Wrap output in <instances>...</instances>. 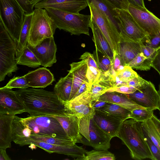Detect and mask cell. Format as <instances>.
<instances>
[{"instance_id": "f35d334b", "label": "cell", "mask_w": 160, "mask_h": 160, "mask_svg": "<svg viewBox=\"0 0 160 160\" xmlns=\"http://www.w3.org/2000/svg\"><path fill=\"white\" fill-rule=\"evenodd\" d=\"M108 89L107 87L98 81L93 83L92 85L91 89L92 102L98 100L100 97Z\"/></svg>"}, {"instance_id": "ba28073f", "label": "cell", "mask_w": 160, "mask_h": 160, "mask_svg": "<svg viewBox=\"0 0 160 160\" xmlns=\"http://www.w3.org/2000/svg\"><path fill=\"white\" fill-rule=\"evenodd\" d=\"M21 120L31 130L32 135L72 140L67 136L59 122L53 117L30 116L26 118H21Z\"/></svg>"}, {"instance_id": "83f0119b", "label": "cell", "mask_w": 160, "mask_h": 160, "mask_svg": "<svg viewBox=\"0 0 160 160\" xmlns=\"http://www.w3.org/2000/svg\"><path fill=\"white\" fill-rule=\"evenodd\" d=\"M68 71L69 72L67 75L61 78L54 88L53 92L62 102L69 101L72 89V75L71 72Z\"/></svg>"}, {"instance_id": "ffe728a7", "label": "cell", "mask_w": 160, "mask_h": 160, "mask_svg": "<svg viewBox=\"0 0 160 160\" xmlns=\"http://www.w3.org/2000/svg\"><path fill=\"white\" fill-rule=\"evenodd\" d=\"M29 87L44 88L55 80L53 75L45 67L29 72L24 75Z\"/></svg>"}, {"instance_id": "1f68e13d", "label": "cell", "mask_w": 160, "mask_h": 160, "mask_svg": "<svg viewBox=\"0 0 160 160\" xmlns=\"http://www.w3.org/2000/svg\"><path fill=\"white\" fill-rule=\"evenodd\" d=\"M16 60L17 64L32 68H36L41 65L37 57L27 46Z\"/></svg>"}, {"instance_id": "cb8c5ba5", "label": "cell", "mask_w": 160, "mask_h": 160, "mask_svg": "<svg viewBox=\"0 0 160 160\" xmlns=\"http://www.w3.org/2000/svg\"><path fill=\"white\" fill-rule=\"evenodd\" d=\"M15 115L0 114V148L11 147L12 122Z\"/></svg>"}, {"instance_id": "ee69618b", "label": "cell", "mask_w": 160, "mask_h": 160, "mask_svg": "<svg viewBox=\"0 0 160 160\" xmlns=\"http://www.w3.org/2000/svg\"><path fill=\"white\" fill-rule=\"evenodd\" d=\"M137 89L135 88L128 85H122L119 87H114L108 90L107 92H116L125 94L132 93L135 92Z\"/></svg>"}, {"instance_id": "30bf717a", "label": "cell", "mask_w": 160, "mask_h": 160, "mask_svg": "<svg viewBox=\"0 0 160 160\" xmlns=\"http://www.w3.org/2000/svg\"><path fill=\"white\" fill-rule=\"evenodd\" d=\"M91 17L109 44L113 52L119 53L120 32L108 18L96 6L88 4Z\"/></svg>"}, {"instance_id": "4fadbf2b", "label": "cell", "mask_w": 160, "mask_h": 160, "mask_svg": "<svg viewBox=\"0 0 160 160\" xmlns=\"http://www.w3.org/2000/svg\"><path fill=\"white\" fill-rule=\"evenodd\" d=\"M27 46L37 57L41 65L50 67L56 62L57 47L53 37L45 39L35 46L28 43Z\"/></svg>"}, {"instance_id": "db71d44e", "label": "cell", "mask_w": 160, "mask_h": 160, "mask_svg": "<svg viewBox=\"0 0 160 160\" xmlns=\"http://www.w3.org/2000/svg\"><path fill=\"white\" fill-rule=\"evenodd\" d=\"M129 3L137 7L145 8L143 0H128Z\"/></svg>"}, {"instance_id": "277c9868", "label": "cell", "mask_w": 160, "mask_h": 160, "mask_svg": "<svg viewBox=\"0 0 160 160\" xmlns=\"http://www.w3.org/2000/svg\"><path fill=\"white\" fill-rule=\"evenodd\" d=\"M94 111L79 119V131L82 136L80 143L95 149L108 150L112 138L96 123L93 118Z\"/></svg>"}, {"instance_id": "7dc6e473", "label": "cell", "mask_w": 160, "mask_h": 160, "mask_svg": "<svg viewBox=\"0 0 160 160\" xmlns=\"http://www.w3.org/2000/svg\"><path fill=\"white\" fill-rule=\"evenodd\" d=\"M115 8L128 10L129 2L128 0H107Z\"/></svg>"}, {"instance_id": "ab89813d", "label": "cell", "mask_w": 160, "mask_h": 160, "mask_svg": "<svg viewBox=\"0 0 160 160\" xmlns=\"http://www.w3.org/2000/svg\"><path fill=\"white\" fill-rule=\"evenodd\" d=\"M120 80L127 82L139 76V75L130 67L126 65L124 69L117 74Z\"/></svg>"}, {"instance_id": "e0dca14e", "label": "cell", "mask_w": 160, "mask_h": 160, "mask_svg": "<svg viewBox=\"0 0 160 160\" xmlns=\"http://www.w3.org/2000/svg\"><path fill=\"white\" fill-rule=\"evenodd\" d=\"M88 5L86 0H43L35 8H53L74 13H78Z\"/></svg>"}, {"instance_id": "c3c4849f", "label": "cell", "mask_w": 160, "mask_h": 160, "mask_svg": "<svg viewBox=\"0 0 160 160\" xmlns=\"http://www.w3.org/2000/svg\"><path fill=\"white\" fill-rule=\"evenodd\" d=\"M146 81L147 80L142 78L139 75L138 76L127 82L128 85L135 88L138 89L142 86Z\"/></svg>"}, {"instance_id": "9a60e30c", "label": "cell", "mask_w": 160, "mask_h": 160, "mask_svg": "<svg viewBox=\"0 0 160 160\" xmlns=\"http://www.w3.org/2000/svg\"><path fill=\"white\" fill-rule=\"evenodd\" d=\"M25 112L24 105L15 91L0 88V114L16 115Z\"/></svg>"}, {"instance_id": "9f6ffc18", "label": "cell", "mask_w": 160, "mask_h": 160, "mask_svg": "<svg viewBox=\"0 0 160 160\" xmlns=\"http://www.w3.org/2000/svg\"><path fill=\"white\" fill-rule=\"evenodd\" d=\"M34 7V6L39 2L42 1L43 0H28Z\"/></svg>"}, {"instance_id": "9c48e42d", "label": "cell", "mask_w": 160, "mask_h": 160, "mask_svg": "<svg viewBox=\"0 0 160 160\" xmlns=\"http://www.w3.org/2000/svg\"><path fill=\"white\" fill-rule=\"evenodd\" d=\"M114 9L119 23L121 38L143 43L149 39L148 36L128 10Z\"/></svg>"}, {"instance_id": "6f0895ef", "label": "cell", "mask_w": 160, "mask_h": 160, "mask_svg": "<svg viewBox=\"0 0 160 160\" xmlns=\"http://www.w3.org/2000/svg\"><path fill=\"white\" fill-rule=\"evenodd\" d=\"M159 95V106L158 109L159 110L160 113V82L159 85V89L158 91Z\"/></svg>"}, {"instance_id": "b9f144b4", "label": "cell", "mask_w": 160, "mask_h": 160, "mask_svg": "<svg viewBox=\"0 0 160 160\" xmlns=\"http://www.w3.org/2000/svg\"><path fill=\"white\" fill-rule=\"evenodd\" d=\"M140 47L141 52L144 56L152 60L160 49V48H152L146 46L142 42L140 43Z\"/></svg>"}, {"instance_id": "d6a6232c", "label": "cell", "mask_w": 160, "mask_h": 160, "mask_svg": "<svg viewBox=\"0 0 160 160\" xmlns=\"http://www.w3.org/2000/svg\"><path fill=\"white\" fill-rule=\"evenodd\" d=\"M152 60L145 57L141 52L138 54L126 65L137 70L147 71L152 67Z\"/></svg>"}, {"instance_id": "681fc988", "label": "cell", "mask_w": 160, "mask_h": 160, "mask_svg": "<svg viewBox=\"0 0 160 160\" xmlns=\"http://www.w3.org/2000/svg\"><path fill=\"white\" fill-rule=\"evenodd\" d=\"M145 45L154 48H160V32L157 35L151 37L144 43Z\"/></svg>"}, {"instance_id": "816d5d0a", "label": "cell", "mask_w": 160, "mask_h": 160, "mask_svg": "<svg viewBox=\"0 0 160 160\" xmlns=\"http://www.w3.org/2000/svg\"><path fill=\"white\" fill-rule=\"evenodd\" d=\"M151 66L158 72L160 76V49L153 59Z\"/></svg>"}, {"instance_id": "f546056e", "label": "cell", "mask_w": 160, "mask_h": 160, "mask_svg": "<svg viewBox=\"0 0 160 160\" xmlns=\"http://www.w3.org/2000/svg\"><path fill=\"white\" fill-rule=\"evenodd\" d=\"M88 4L92 3L96 6L108 18L119 32V23L115 8L107 0H86Z\"/></svg>"}, {"instance_id": "7402d4cb", "label": "cell", "mask_w": 160, "mask_h": 160, "mask_svg": "<svg viewBox=\"0 0 160 160\" xmlns=\"http://www.w3.org/2000/svg\"><path fill=\"white\" fill-rule=\"evenodd\" d=\"M69 65L70 69L69 71L72 74L73 80L72 91L69 101L73 98L83 83L89 82L86 77L88 65L85 60H82L77 62H73Z\"/></svg>"}, {"instance_id": "8fae6325", "label": "cell", "mask_w": 160, "mask_h": 160, "mask_svg": "<svg viewBox=\"0 0 160 160\" xmlns=\"http://www.w3.org/2000/svg\"><path fill=\"white\" fill-rule=\"evenodd\" d=\"M128 10L149 37L158 35L160 32V19L145 7L129 4Z\"/></svg>"}, {"instance_id": "8d00e7d4", "label": "cell", "mask_w": 160, "mask_h": 160, "mask_svg": "<svg viewBox=\"0 0 160 160\" xmlns=\"http://www.w3.org/2000/svg\"><path fill=\"white\" fill-rule=\"evenodd\" d=\"M153 114V111L148 108H137L131 111V118L142 122L150 119Z\"/></svg>"}, {"instance_id": "5b68a950", "label": "cell", "mask_w": 160, "mask_h": 160, "mask_svg": "<svg viewBox=\"0 0 160 160\" xmlns=\"http://www.w3.org/2000/svg\"><path fill=\"white\" fill-rule=\"evenodd\" d=\"M25 13L16 0H0V20L17 42L19 40Z\"/></svg>"}, {"instance_id": "e575fe53", "label": "cell", "mask_w": 160, "mask_h": 160, "mask_svg": "<svg viewBox=\"0 0 160 160\" xmlns=\"http://www.w3.org/2000/svg\"><path fill=\"white\" fill-rule=\"evenodd\" d=\"M93 55L101 72H106L110 70L112 61L108 57L96 49L93 51Z\"/></svg>"}, {"instance_id": "7bdbcfd3", "label": "cell", "mask_w": 160, "mask_h": 160, "mask_svg": "<svg viewBox=\"0 0 160 160\" xmlns=\"http://www.w3.org/2000/svg\"><path fill=\"white\" fill-rule=\"evenodd\" d=\"M125 66L123 65L118 53L113 52V59L112 62V67L116 74L123 70Z\"/></svg>"}, {"instance_id": "d6986e66", "label": "cell", "mask_w": 160, "mask_h": 160, "mask_svg": "<svg viewBox=\"0 0 160 160\" xmlns=\"http://www.w3.org/2000/svg\"><path fill=\"white\" fill-rule=\"evenodd\" d=\"M60 123L68 137L75 144L80 143L82 136L80 133L79 119L76 116L66 112L58 115H53Z\"/></svg>"}, {"instance_id": "11a10c76", "label": "cell", "mask_w": 160, "mask_h": 160, "mask_svg": "<svg viewBox=\"0 0 160 160\" xmlns=\"http://www.w3.org/2000/svg\"><path fill=\"white\" fill-rule=\"evenodd\" d=\"M6 150L0 148V160H10L11 159L7 155Z\"/></svg>"}, {"instance_id": "52a82bcc", "label": "cell", "mask_w": 160, "mask_h": 160, "mask_svg": "<svg viewBox=\"0 0 160 160\" xmlns=\"http://www.w3.org/2000/svg\"><path fill=\"white\" fill-rule=\"evenodd\" d=\"M57 28L45 8H35L28 43L32 46H36L45 39L53 37Z\"/></svg>"}, {"instance_id": "bcb514c9", "label": "cell", "mask_w": 160, "mask_h": 160, "mask_svg": "<svg viewBox=\"0 0 160 160\" xmlns=\"http://www.w3.org/2000/svg\"><path fill=\"white\" fill-rule=\"evenodd\" d=\"M79 59L85 60L88 66H92L98 68L93 54L90 52H85L80 56Z\"/></svg>"}, {"instance_id": "6da1fadb", "label": "cell", "mask_w": 160, "mask_h": 160, "mask_svg": "<svg viewBox=\"0 0 160 160\" xmlns=\"http://www.w3.org/2000/svg\"><path fill=\"white\" fill-rule=\"evenodd\" d=\"M15 92L30 116L50 117L65 112L63 103L53 91L27 88Z\"/></svg>"}, {"instance_id": "4316f807", "label": "cell", "mask_w": 160, "mask_h": 160, "mask_svg": "<svg viewBox=\"0 0 160 160\" xmlns=\"http://www.w3.org/2000/svg\"><path fill=\"white\" fill-rule=\"evenodd\" d=\"M141 124L144 135L148 136L160 151V120L153 114Z\"/></svg>"}, {"instance_id": "8992f818", "label": "cell", "mask_w": 160, "mask_h": 160, "mask_svg": "<svg viewBox=\"0 0 160 160\" xmlns=\"http://www.w3.org/2000/svg\"><path fill=\"white\" fill-rule=\"evenodd\" d=\"M17 43L0 20V81L18 69L16 61Z\"/></svg>"}, {"instance_id": "d590c367", "label": "cell", "mask_w": 160, "mask_h": 160, "mask_svg": "<svg viewBox=\"0 0 160 160\" xmlns=\"http://www.w3.org/2000/svg\"><path fill=\"white\" fill-rule=\"evenodd\" d=\"M32 140L40 141L47 143L58 145H71L75 144L72 140H65L50 136L36 134L30 136Z\"/></svg>"}, {"instance_id": "603a6c76", "label": "cell", "mask_w": 160, "mask_h": 160, "mask_svg": "<svg viewBox=\"0 0 160 160\" xmlns=\"http://www.w3.org/2000/svg\"><path fill=\"white\" fill-rule=\"evenodd\" d=\"M98 100L118 104L131 112L137 108H146L137 104L127 94L116 92H106L100 97Z\"/></svg>"}, {"instance_id": "f907efd6", "label": "cell", "mask_w": 160, "mask_h": 160, "mask_svg": "<svg viewBox=\"0 0 160 160\" xmlns=\"http://www.w3.org/2000/svg\"><path fill=\"white\" fill-rule=\"evenodd\" d=\"M25 13H30L33 11L34 7L28 0H16Z\"/></svg>"}, {"instance_id": "f5cc1de1", "label": "cell", "mask_w": 160, "mask_h": 160, "mask_svg": "<svg viewBox=\"0 0 160 160\" xmlns=\"http://www.w3.org/2000/svg\"><path fill=\"white\" fill-rule=\"evenodd\" d=\"M107 102L98 100L92 102V106L94 109H97L103 107Z\"/></svg>"}, {"instance_id": "f6af8a7d", "label": "cell", "mask_w": 160, "mask_h": 160, "mask_svg": "<svg viewBox=\"0 0 160 160\" xmlns=\"http://www.w3.org/2000/svg\"><path fill=\"white\" fill-rule=\"evenodd\" d=\"M144 136L145 139L154 158V160H160V151L159 149L148 136L145 135Z\"/></svg>"}, {"instance_id": "74e56055", "label": "cell", "mask_w": 160, "mask_h": 160, "mask_svg": "<svg viewBox=\"0 0 160 160\" xmlns=\"http://www.w3.org/2000/svg\"><path fill=\"white\" fill-rule=\"evenodd\" d=\"M27 80L24 75L15 77L10 79L7 84L2 88L12 89L13 88L23 89L28 88Z\"/></svg>"}, {"instance_id": "f1b7e54d", "label": "cell", "mask_w": 160, "mask_h": 160, "mask_svg": "<svg viewBox=\"0 0 160 160\" xmlns=\"http://www.w3.org/2000/svg\"><path fill=\"white\" fill-rule=\"evenodd\" d=\"M32 16L33 12L24 15L19 40L17 43L16 58L19 56L28 44Z\"/></svg>"}, {"instance_id": "44dd1931", "label": "cell", "mask_w": 160, "mask_h": 160, "mask_svg": "<svg viewBox=\"0 0 160 160\" xmlns=\"http://www.w3.org/2000/svg\"><path fill=\"white\" fill-rule=\"evenodd\" d=\"M32 133L28 126L22 121L21 118L15 115L12 122V141L20 146L30 145Z\"/></svg>"}, {"instance_id": "3957f363", "label": "cell", "mask_w": 160, "mask_h": 160, "mask_svg": "<svg viewBox=\"0 0 160 160\" xmlns=\"http://www.w3.org/2000/svg\"><path fill=\"white\" fill-rule=\"evenodd\" d=\"M53 20L57 28L72 35L89 36L91 15L74 13L53 8H45Z\"/></svg>"}, {"instance_id": "d4e9b609", "label": "cell", "mask_w": 160, "mask_h": 160, "mask_svg": "<svg viewBox=\"0 0 160 160\" xmlns=\"http://www.w3.org/2000/svg\"><path fill=\"white\" fill-rule=\"evenodd\" d=\"M140 43L121 38L118 54L123 65H126L141 52Z\"/></svg>"}, {"instance_id": "484cf974", "label": "cell", "mask_w": 160, "mask_h": 160, "mask_svg": "<svg viewBox=\"0 0 160 160\" xmlns=\"http://www.w3.org/2000/svg\"><path fill=\"white\" fill-rule=\"evenodd\" d=\"M90 28L92 30V39L96 49L112 61L113 52L106 38L91 17Z\"/></svg>"}, {"instance_id": "4dcf8cb0", "label": "cell", "mask_w": 160, "mask_h": 160, "mask_svg": "<svg viewBox=\"0 0 160 160\" xmlns=\"http://www.w3.org/2000/svg\"><path fill=\"white\" fill-rule=\"evenodd\" d=\"M94 109L112 115L123 121L131 118V111L116 104L107 102L103 107Z\"/></svg>"}, {"instance_id": "2e32d148", "label": "cell", "mask_w": 160, "mask_h": 160, "mask_svg": "<svg viewBox=\"0 0 160 160\" xmlns=\"http://www.w3.org/2000/svg\"><path fill=\"white\" fill-rule=\"evenodd\" d=\"M41 148L49 153H55L63 154L73 158L76 160H81L86 155V150L82 147L75 144L71 145H58L47 143L42 142L31 140L30 145Z\"/></svg>"}, {"instance_id": "60d3db41", "label": "cell", "mask_w": 160, "mask_h": 160, "mask_svg": "<svg viewBox=\"0 0 160 160\" xmlns=\"http://www.w3.org/2000/svg\"><path fill=\"white\" fill-rule=\"evenodd\" d=\"M101 74V71L98 68L92 66H88L86 77L91 85L98 81Z\"/></svg>"}, {"instance_id": "836d02e7", "label": "cell", "mask_w": 160, "mask_h": 160, "mask_svg": "<svg viewBox=\"0 0 160 160\" xmlns=\"http://www.w3.org/2000/svg\"><path fill=\"white\" fill-rule=\"evenodd\" d=\"M115 159L114 154L108 150L94 149L89 151H86L85 156L81 160H115Z\"/></svg>"}, {"instance_id": "5bb4252c", "label": "cell", "mask_w": 160, "mask_h": 160, "mask_svg": "<svg viewBox=\"0 0 160 160\" xmlns=\"http://www.w3.org/2000/svg\"><path fill=\"white\" fill-rule=\"evenodd\" d=\"M91 89L68 102H63L65 112L75 115L79 119L93 112L94 109L92 105Z\"/></svg>"}, {"instance_id": "7c38bea8", "label": "cell", "mask_w": 160, "mask_h": 160, "mask_svg": "<svg viewBox=\"0 0 160 160\" xmlns=\"http://www.w3.org/2000/svg\"><path fill=\"white\" fill-rule=\"evenodd\" d=\"M128 97L139 105L154 111L158 109L159 97L153 84L147 81L141 87Z\"/></svg>"}, {"instance_id": "ac0fdd59", "label": "cell", "mask_w": 160, "mask_h": 160, "mask_svg": "<svg viewBox=\"0 0 160 160\" xmlns=\"http://www.w3.org/2000/svg\"><path fill=\"white\" fill-rule=\"evenodd\" d=\"M93 119L97 124L112 138L117 137L122 119L103 112L94 109Z\"/></svg>"}, {"instance_id": "7a4b0ae2", "label": "cell", "mask_w": 160, "mask_h": 160, "mask_svg": "<svg viewBox=\"0 0 160 160\" xmlns=\"http://www.w3.org/2000/svg\"><path fill=\"white\" fill-rule=\"evenodd\" d=\"M117 137L128 148L132 159L154 160L145 139L141 122L132 118L124 120L121 126Z\"/></svg>"}]
</instances>
